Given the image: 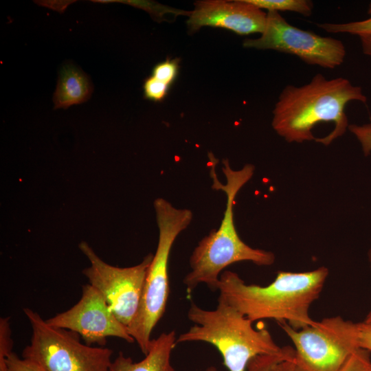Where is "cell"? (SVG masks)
I'll return each instance as SVG.
<instances>
[{"mask_svg":"<svg viewBox=\"0 0 371 371\" xmlns=\"http://www.w3.org/2000/svg\"><path fill=\"white\" fill-rule=\"evenodd\" d=\"M351 101L366 102L360 87L344 78L327 79L317 74L306 85L283 89L273 111L272 127L288 142L315 139L328 146L348 128L345 109Z\"/></svg>","mask_w":371,"mask_h":371,"instance_id":"cell-1","label":"cell"},{"mask_svg":"<svg viewBox=\"0 0 371 371\" xmlns=\"http://www.w3.org/2000/svg\"><path fill=\"white\" fill-rule=\"evenodd\" d=\"M325 267L305 272L278 271L267 286L248 284L235 272L220 276L219 297L252 322L273 319L302 329L317 322L309 315L311 304L319 297L328 278Z\"/></svg>","mask_w":371,"mask_h":371,"instance_id":"cell-2","label":"cell"},{"mask_svg":"<svg viewBox=\"0 0 371 371\" xmlns=\"http://www.w3.org/2000/svg\"><path fill=\"white\" fill-rule=\"evenodd\" d=\"M209 158L212 188L225 193L226 208L219 227L202 238L190 257V271L183 280L189 294L200 284L207 285L214 291H217L220 276L230 265L249 261L259 266H269L276 259L273 252L253 248L244 243L234 224L233 206L235 198L251 179L254 166L248 164L240 170H233L227 159L223 160L222 171L226 179V183L223 184L216 172L217 160L212 154Z\"/></svg>","mask_w":371,"mask_h":371,"instance_id":"cell-3","label":"cell"},{"mask_svg":"<svg viewBox=\"0 0 371 371\" xmlns=\"http://www.w3.org/2000/svg\"><path fill=\"white\" fill-rule=\"evenodd\" d=\"M188 318L194 323L177 337L176 343L202 341L214 346L229 371H246L249 361L260 355H280L294 360L292 347H280L265 328L252 322L221 297L212 310L191 302Z\"/></svg>","mask_w":371,"mask_h":371,"instance_id":"cell-4","label":"cell"},{"mask_svg":"<svg viewBox=\"0 0 371 371\" xmlns=\"http://www.w3.org/2000/svg\"><path fill=\"white\" fill-rule=\"evenodd\" d=\"M159 229L157 247L146 276L137 312L127 327L129 335L146 355L152 341V332L163 317L170 293L168 262L177 236L192 220L188 209H179L169 201L157 198L154 201Z\"/></svg>","mask_w":371,"mask_h":371,"instance_id":"cell-5","label":"cell"},{"mask_svg":"<svg viewBox=\"0 0 371 371\" xmlns=\"http://www.w3.org/2000/svg\"><path fill=\"white\" fill-rule=\"evenodd\" d=\"M23 312L32 335L22 358L37 363L46 371H109L111 349L82 344L77 333L49 326L29 308Z\"/></svg>","mask_w":371,"mask_h":371,"instance_id":"cell-6","label":"cell"},{"mask_svg":"<svg viewBox=\"0 0 371 371\" xmlns=\"http://www.w3.org/2000/svg\"><path fill=\"white\" fill-rule=\"evenodd\" d=\"M261 34L258 38L245 39L243 46L293 54L306 64L331 69L343 63L346 54L340 40L296 27L276 11L267 13Z\"/></svg>","mask_w":371,"mask_h":371,"instance_id":"cell-7","label":"cell"},{"mask_svg":"<svg viewBox=\"0 0 371 371\" xmlns=\"http://www.w3.org/2000/svg\"><path fill=\"white\" fill-rule=\"evenodd\" d=\"M79 249L90 262L82 273L104 297L118 320L128 327L137 312L153 254H148L136 265L119 267L105 262L85 241L79 244Z\"/></svg>","mask_w":371,"mask_h":371,"instance_id":"cell-8","label":"cell"},{"mask_svg":"<svg viewBox=\"0 0 371 371\" xmlns=\"http://www.w3.org/2000/svg\"><path fill=\"white\" fill-rule=\"evenodd\" d=\"M45 321L51 326L77 333L89 346L96 344L104 347L109 337L135 342L127 326L118 320L104 297L90 284L82 286L81 298L74 306Z\"/></svg>","mask_w":371,"mask_h":371,"instance_id":"cell-9","label":"cell"},{"mask_svg":"<svg viewBox=\"0 0 371 371\" xmlns=\"http://www.w3.org/2000/svg\"><path fill=\"white\" fill-rule=\"evenodd\" d=\"M278 324L295 346V371H338L357 349L335 337L319 322L300 330L286 322Z\"/></svg>","mask_w":371,"mask_h":371,"instance_id":"cell-10","label":"cell"},{"mask_svg":"<svg viewBox=\"0 0 371 371\" xmlns=\"http://www.w3.org/2000/svg\"><path fill=\"white\" fill-rule=\"evenodd\" d=\"M267 13L246 0H205L194 3L187 25L190 32L204 26L222 27L240 35L262 34Z\"/></svg>","mask_w":371,"mask_h":371,"instance_id":"cell-11","label":"cell"},{"mask_svg":"<svg viewBox=\"0 0 371 371\" xmlns=\"http://www.w3.org/2000/svg\"><path fill=\"white\" fill-rule=\"evenodd\" d=\"M176 340L175 330L161 333L152 339L148 353L138 362L120 351L112 361L109 371H176L170 361Z\"/></svg>","mask_w":371,"mask_h":371,"instance_id":"cell-12","label":"cell"},{"mask_svg":"<svg viewBox=\"0 0 371 371\" xmlns=\"http://www.w3.org/2000/svg\"><path fill=\"white\" fill-rule=\"evenodd\" d=\"M92 86L87 76L72 64L61 69L57 87L54 93V108L66 109L88 100Z\"/></svg>","mask_w":371,"mask_h":371,"instance_id":"cell-13","label":"cell"},{"mask_svg":"<svg viewBox=\"0 0 371 371\" xmlns=\"http://www.w3.org/2000/svg\"><path fill=\"white\" fill-rule=\"evenodd\" d=\"M319 324L336 337L371 352V324L363 321L353 322L340 316L324 318Z\"/></svg>","mask_w":371,"mask_h":371,"instance_id":"cell-14","label":"cell"},{"mask_svg":"<svg viewBox=\"0 0 371 371\" xmlns=\"http://www.w3.org/2000/svg\"><path fill=\"white\" fill-rule=\"evenodd\" d=\"M260 9L268 11H290L305 16L312 14L313 4L308 0H246Z\"/></svg>","mask_w":371,"mask_h":371,"instance_id":"cell-15","label":"cell"},{"mask_svg":"<svg viewBox=\"0 0 371 371\" xmlns=\"http://www.w3.org/2000/svg\"><path fill=\"white\" fill-rule=\"evenodd\" d=\"M370 17L359 21L346 23H322L317 26L330 33H349L359 37L371 36V3L369 6Z\"/></svg>","mask_w":371,"mask_h":371,"instance_id":"cell-16","label":"cell"},{"mask_svg":"<svg viewBox=\"0 0 371 371\" xmlns=\"http://www.w3.org/2000/svg\"><path fill=\"white\" fill-rule=\"evenodd\" d=\"M13 341L11 338L10 317L0 319V371H8L7 358L12 352Z\"/></svg>","mask_w":371,"mask_h":371,"instance_id":"cell-17","label":"cell"},{"mask_svg":"<svg viewBox=\"0 0 371 371\" xmlns=\"http://www.w3.org/2000/svg\"><path fill=\"white\" fill-rule=\"evenodd\" d=\"M370 352L356 349L338 371H371Z\"/></svg>","mask_w":371,"mask_h":371,"instance_id":"cell-18","label":"cell"},{"mask_svg":"<svg viewBox=\"0 0 371 371\" xmlns=\"http://www.w3.org/2000/svg\"><path fill=\"white\" fill-rule=\"evenodd\" d=\"M178 58L168 59L157 64L153 69L152 76L159 80L170 85L175 80L179 70Z\"/></svg>","mask_w":371,"mask_h":371,"instance_id":"cell-19","label":"cell"},{"mask_svg":"<svg viewBox=\"0 0 371 371\" xmlns=\"http://www.w3.org/2000/svg\"><path fill=\"white\" fill-rule=\"evenodd\" d=\"M170 85L150 76L144 82L143 89L146 99L160 102L167 95Z\"/></svg>","mask_w":371,"mask_h":371,"instance_id":"cell-20","label":"cell"},{"mask_svg":"<svg viewBox=\"0 0 371 371\" xmlns=\"http://www.w3.org/2000/svg\"><path fill=\"white\" fill-rule=\"evenodd\" d=\"M293 360L280 355H260L251 359L246 371H273L274 366L280 361Z\"/></svg>","mask_w":371,"mask_h":371,"instance_id":"cell-21","label":"cell"},{"mask_svg":"<svg viewBox=\"0 0 371 371\" xmlns=\"http://www.w3.org/2000/svg\"><path fill=\"white\" fill-rule=\"evenodd\" d=\"M6 363L8 371H46L37 363L20 358L13 352L7 358Z\"/></svg>","mask_w":371,"mask_h":371,"instance_id":"cell-22","label":"cell"},{"mask_svg":"<svg viewBox=\"0 0 371 371\" xmlns=\"http://www.w3.org/2000/svg\"><path fill=\"white\" fill-rule=\"evenodd\" d=\"M348 129L361 144L363 154L367 156L371 153V122L363 125L351 124Z\"/></svg>","mask_w":371,"mask_h":371,"instance_id":"cell-23","label":"cell"},{"mask_svg":"<svg viewBox=\"0 0 371 371\" xmlns=\"http://www.w3.org/2000/svg\"><path fill=\"white\" fill-rule=\"evenodd\" d=\"M273 371H295L293 361H282L277 363Z\"/></svg>","mask_w":371,"mask_h":371,"instance_id":"cell-24","label":"cell"},{"mask_svg":"<svg viewBox=\"0 0 371 371\" xmlns=\"http://www.w3.org/2000/svg\"><path fill=\"white\" fill-rule=\"evenodd\" d=\"M363 54L371 57V36L360 37Z\"/></svg>","mask_w":371,"mask_h":371,"instance_id":"cell-25","label":"cell"},{"mask_svg":"<svg viewBox=\"0 0 371 371\" xmlns=\"http://www.w3.org/2000/svg\"><path fill=\"white\" fill-rule=\"evenodd\" d=\"M368 260H369L370 266V268H371V244H370V249L368 250ZM363 322H365L366 323H368V324H371V309L368 313V314L366 316Z\"/></svg>","mask_w":371,"mask_h":371,"instance_id":"cell-26","label":"cell"},{"mask_svg":"<svg viewBox=\"0 0 371 371\" xmlns=\"http://www.w3.org/2000/svg\"><path fill=\"white\" fill-rule=\"evenodd\" d=\"M205 371H218V370L215 366H210Z\"/></svg>","mask_w":371,"mask_h":371,"instance_id":"cell-27","label":"cell"}]
</instances>
